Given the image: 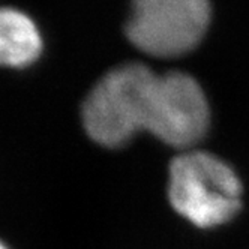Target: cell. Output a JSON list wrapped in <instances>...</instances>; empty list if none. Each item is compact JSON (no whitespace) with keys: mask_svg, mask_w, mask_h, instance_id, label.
Returning <instances> with one entry per match:
<instances>
[{"mask_svg":"<svg viewBox=\"0 0 249 249\" xmlns=\"http://www.w3.org/2000/svg\"><path fill=\"white\" fill-rule=\"evenodd\" d=\"M240 195L242 185L233 168L210 153L189 152L170 165V203L197 227L230 221L240 209Z\"/></svg>","mask_w":249,"mask_h":249,"instance_id":"2","label":"cell"},{"mask_svg":"<svg viewBox=\"0 0 249 249\" xmlns=\"http://www.w3.org/2000/svg\"><path fill=\"white\" fill-rule=\"evenodd\" d=\"M209 21L210 6L204 0H140L132 6L124 30L141 51L171 57L197 45Z\"/></svg>","mask_w":249,"mask_h":249,"instance_id":"3","label":"cell"},{"mask_svg":"<svg viewBox=\"0 0 249 249\" xmlns=\"http://www.w3.org/2000/svg\"><path fill=\"white\" fill-rule=\"evenodd\" d=\"M0 249H8V246L3 242H0Z\"/></svg>","mask_w":249,"mask_h":249,"instance_id":"6","label":"cell"},{"mask_svg":"<svg viewBox=\"0 0 249 249\" xmlns=\"http://www.w3.org/2000/svg\"><path fill=\"white\" fill-rule=\"evenodd\" d=\"M42 50L41 35L29 17L14 8H0V65L23 68Z\"/></svg>","mask_w":249,"mask_h":249,"instance_id":"5","label":"cell"},{"mask_svg":"<svg viewBox=\"0 0 249 249\" xmlns=\"http://www.w3.org/2000/svg\"><path fill=\"white\" fill-rule=\"evenodd\" d=\"M209 126V105L200 84L183 72L159 75L149 132L173 147H189Z\"/></svg>","mask_w":249,"mask_h":249,"instance_id":"4","label":"cell"},{"mask_svg":"<svg viewBox=\"0 0 249 249\" xmlns=\"http://www.w3.org/2000/svg\"><path fill=\"white\" fill-rule=\"evenodd\" d=\"M159 75L144 65L128 63L107 72L87 95L81 119L93 141L107 147L122 146L147 131L155 108Z\"/></svg>","mask_w":249,"mask_h":249,"instance_id":"1","label":"cell"}]
</instances>
